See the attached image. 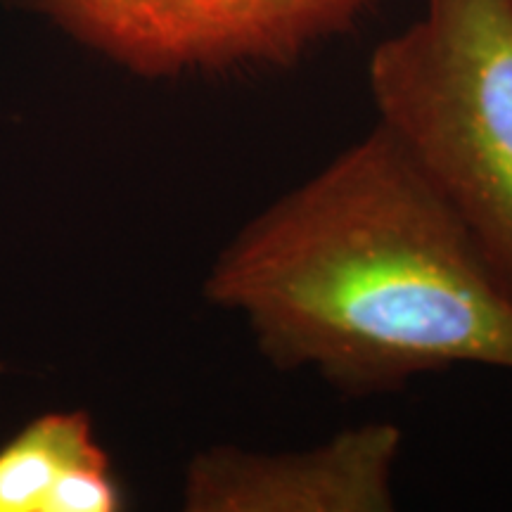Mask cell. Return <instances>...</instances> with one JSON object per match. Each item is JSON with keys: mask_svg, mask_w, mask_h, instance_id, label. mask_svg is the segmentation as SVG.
Segmentation results:
<instances>
[{"mask_svg": "<svg viewBox=\"0 0 512 512\" xmlns=\"http://www.w3.org/2000/svg\"><path fill=\"white\" fill-rule=\"evenodd\" d=\"M204 297L245 320L275 368L349 396L458 366L512 373V297L380 124L249 219Z\"/></svg>", "mask_w": 512, "mask_h": 512, "instance_id": "1", "label": "cell"}, {"mask_svg": "<svg viewBox=\"0 0 512 512\" xmlns=\"http://www.w3.org/2000/svg\"><path fill=\"white\" fill-rule=\"evenodd\" d=\"M368 88L512 297V0H425L375 46Z\"/></svg>", "mask_w": 512, "mask_h": 512, "instance_id": "2", "label": "cell"}, {"mask_svg": "<svg viewBox=\"0 0 512 512\" xmlns=\"http://www.w3.org/2000/svg\"><path fill=\"white\" fill-rule=\"evenodd\" d=\"M145 79L290 67L380 0H5Z\"/></svg>", "mask_w": 512, "mask_h": 512, "instance_id": "3", "label": "cell"}, {"mask_svg": "<svg viewBox=\"0 0 512 512\" xmlns=\"http://www.w3.org/2000/svg\"><path fill=\"white\" fill-rule=\"evenodd\" d=\"M403 432L363 422L299 451L219 444L190 460L183 508L190 512H389Z\"/></svg>", "mask_w": 512, "mask_h": 512, "instance_id": "4", "label": "cell"}, {"mask_svg": "<svg viewBox=\"0 0 512 512\" xmlns=\"http://www.w3.org/2000/svg\"><path fill=\"white\" fill-rule=\"evenodd\" d=\"M124 503L88 413H46L0 448V512H117Z\"/></svg>", "mask_w": 512, "mask_h": 512, "instance_id": "5", "label": "cell"}]
</instances>
